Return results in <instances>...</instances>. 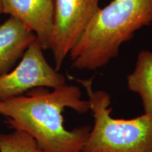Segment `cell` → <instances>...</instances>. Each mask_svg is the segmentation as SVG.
Instances as JSON below:
<instances>
[{
    "mask_svg": "<svg viewBox=\"0 0 152 152\" xmlns=\"http://www.w3.org/2000/svg\"><path fill=\"white\" fill-rule=\"evenodd\" d=\"M66 108L84 114L90 111V104L82 99L78 87L66 84L52 92L35 87L25 96L0 100V115L7 117L5 123L28 133L43 152H83L91 127L65 128L62 113Z\"/></svg>",
    "mask_w": 152,
    "mask_h": 152,
    "instance_id": "obj_1",
    "label": "cell"
},
{
    "mask_svg": "<svg viewBox=\"0 0 152 152\" xmlns=\"http://www.w3.org/2000/svg\"><path fill=\"white\" fill-rule=\"evenodd\" d=\"M152 23V0H113L94 15L69 53L72 66L94 71L107 65L121 45Z\"/></svg>",
    "mask_w": 152,
    "mask_h": 152,
    "instance_id": "obj_2",
    "label": "cell"
},
{
    "mask_svg": "<svg viewBox=\"0 0 152 152\" xmlns=\"http://www.w3.org/2000/svg\"><path fill=\"white\" fill-rule=\"evenodd\" d=\"M71 77L84 87L94 118L83 152H152L151 116L143 114L128 120L113 118L111 95L104 90L93 91V77Z\"/></svg>",
    "mask_w": 152,
    "mask_h": 152,
    "instance_id": "obj_3",
    "label": "cell"
},
{
    "mask_svg": "<svg viewBox=\"0 0 152 152\" xmlns=\"http://www.w3.org/2000/svg\"><path fill=\"white\" fill-rule=\"evenodd\" d=\"M100 8L99 0H54L50 50L57 71Z\"/></svg>",
    "mask_w": 152,
    "mask_h": 152,
    "instance_id": "obj_4",
    "label": "cell"
},
{
    "mask_svg": "<svg viewBox=\"0 0 152 152\" xmlns=\"http://www.w3.org/2000/svg\"><path fill=\"white\" fill-rule=\"evenodd\" d=\"M43 51L36 39L16 68L0 76V100L21 96L35 87L55 89L66 84V77L49 65Z\"/></svg>",
    "mask_w": 152,
    "mask_h": 152,
    "instance_id": "obj_5",
    "label": "cell"
},
{
    "mask_svg": "<svg viewBox=\"0 0 152 152\" xmlns=\"http://www.w3.org/2000/svg\"><path fill=\"white\" fill-rule=\"evenodd\" d=\"M2 13L18 19L35 34L44 51L50 49L54 0H1Z\"/></svg>",
    "mask_w": 152,
    "mask_h": 152,
    "instance_id": "obj_6",
    "label": "cell"
},
{
    "mask_svg": "<svg viewBox=\"0 0 152 152\" xmlns=\"http://www.w3.org/2000/svg\"><path fill=\"white\" fill-rule=\"evenodd\" d=\"M36 39L35 34L14 17L0 26V76L12 69Z\"/></svg>",
    "mask_w": 152,
    "mask_h": 152,
    "instance_id": "obj_7",
    "label": "cell"
},
{
    "mask_svg": "<svg viewBox=\"0 0 152 152\" xmlns=\"http://www.w3.org/2000/svg\"><path fill=\"white\" fill-rule=\"evenodd\" d=\"M127 85L131 92L137 93L142 99L144 114L152 117V52L139 53L134 71L127 77Z\"/></svg>",
    "mask_w": 152,
    "mask_h": 152,
    "instance_id": "obj_8",
    "label": "cell"
},
{
    "mask_svg": "<svg viewBox=\"0 0 152 152\" xmlns=\"http://www.w3.org/2000/svg\"><path fill=\"white\" fill-rule=\"evenodd\" d=\"M0 152H43L33 137L25 131L14 130L0 134Z\"/></svg>",
    "mask_w": 152,
    "mask_h": 152,
    "instance_id": "obj_9",
    "label": "cell"
},
{
    "mask_svg": "<svg viewBox=\"0 0 152 152\" xmlns=\"http://www.w3.org/2000/svg\"><path fill=\"white\" fill-rule=\"evenodd\" d=\"M0 14H2V8H1V0H0Z\"/></svg>",
    "mask_w": 152,
    "mask_h": 152,
    "instance_id": "obj_10",
    "label": "cell"
}]
</instances>
